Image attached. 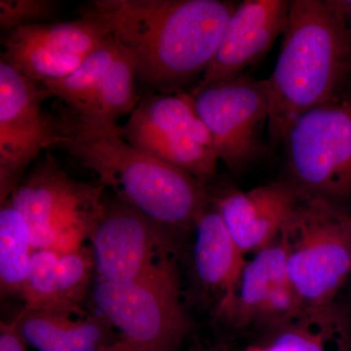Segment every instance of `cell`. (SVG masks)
<instances>
[{
	"mask_svg": "<svg viewBox=\"0 0 351 351\" xmlns=\"http://www.w3.org/2000/svg\"><path fill=\"white\" fill-rule=\"evenodd\" d=\"M32 232L24 215L8 200L0 210V288L2 294L22 295L31 269Z\"/></svg>",
	"mask_w": 351,
	"mask_h": 351,
	"instance_id": "cell-19",
	"label": "cell"
},
{
	"mask_svg": "<svg viewBox=\"0 0 351 351\" xmlns=\"http://www.w3.org/2000/svg\"><path fill=\"white\" fill-rule=\"evenodd\" d=\"M52 97L43 85L0 61V198L5 202L32 161L54 147L52 117L41 112Z\"/></svg>",
	"mask_w": 351,
	"mask_h": 351,
	"instance_id": "cell-11",
	"label": "cell"
},
{
	"mask_svg": "<svg viewBox=\"0 0 351 351\" xmlns=\"http://www.w3.org/2000/svg\"><path fill=\"white\" fill-rule=\"evenodd\" d=\"M246 351H263V348H249V350H247Z\"/></svg>",
	"mask_w": 351,
	"mask_h": 351,
	"instance_id": "cell-28",
	"label": "cell"
},
{
	"mask_svg": "<svg viewBox=\"0 0 351 351\" xmlns=\"http://www.w3.org/2000/svg\"><path fill=\"white\" fill-rule=\"evenodd\" d=\"M346 82L295 120L284 138L287 181L301 195L351 200V91Z\"/></svg>",
	"mask_w": 351,
	"mask_h": 351,
	"instance_id": "cell-5",
	"label": "cell"
},
{
	"mask_svg": "<svg viewBox=\"0 0 351 351\" xmlns=\"http://www.w3.org/2000/svg\"><path fill=\"white\" fill-rule=\"evenodd\" d=\"M104 351H135L133 350V348H131V346H129L127 345L126 343H124L123 341H121V339H119V341H117V343H113L112 346H108L107 350H105Z\"/></svg>",
	"mask_w": 351,
	"mask_h": 351,
	"instance_id": "cell-27",
	"label": "cell"
},
{
	"mask_svg": "<svg viewBox=\"0 0 351 351\" xmlns=\"http://www.w3.org/2000/svg\"><path fill=\"white\" fill-rule=\"evenodd\" d=\"M136 80L138 78L135 60L120 44L89 108L80 114L117 124V120L131 115L137 108Z\"/></svg>",
	"mask_w": 351,
	"mask_h": 351,
	"instance_id": "cell-20",
	"label": "cell"
},
{
	"mask_svg": "<svg viewBox=\"0 0 351 351\" xmlns=\"http://www.w3.org/2000/svg\"><path fill=\"white\" fill-rule=\"evenodd\" d=\"M193 230L196 278L206 292L216 295L217 314L228 320L247 263L245 254L211 203L198 217Z\"/></svg>",
	"mask_w": 351,
	"mask_h": 351,
	"instance_id": "cell-16",
	"label": "cell"
},
{
	"mask_svg": "<svg viewBox=\"0 0 351 351\" xmlns=\"http://www.w3.org/2000/svg\"><path fill=\"white\" fill-rule=\"evenodd\" d=\"M288 0H244L232 14L216 54L196 84L243 73L262 59L288 24ZM195 84V85H196Z\"/></svg>",
	"mask_w": 351,
	"mask_h": 351,
	"instance_id": "cell-14",
	"label": "cell"
},
{
	"mask_svg": "<svg viewBox=\"0 0 351 351\" xmlns=\"http://www.w3.org/2000/svg\"><path fill=\"white\" fill-rule=\"evenodd\" d=\"M237 5L226 0H92L80 14L108 25L135 60L138 82L168 94L199 82Z\"/></svg>",
	"mask_w": 351,
	"mask_h": 351,
	"instance_id": "cell-1",
	"label": "cell"
},
{
	"mask_svg": "<svg viewBox=\"0 0 351 351\" xmlns=\"http://www.w3.org/2000/svg\"><path fill=\"white\" fill-rule=\"evenodd\" d=\"M299 199L300 193L287 180L248 191L230 189L210 195L212 207L245 255L278 239Z\"/></svg>",
	"mask_w": 351,
	"mask_h": 351,
	"instance_id": "cell-15",
	"label": "cell"
},
{
	"mask_svg": "<svg viewBox=\"0 0 351 351\" xmlns=\"http://www.w3.org/2000/svg\"><path fill=\"white\" fill-rule=\"evenodd\" d=\"M92 295L99 313L135 351H178L191 330L177 263L133 282L99 280Z\"/></svg>",
	"mask_w": 351,
	"mask_h": 351,
	"instance_id": "cell-7",
	"label": "cell"
},
{
	"mask_svg": "<svg viewBox=\"0 0 351 351\" xmlns=\"http://www.w3.org/2000/svg\"><path fill=\"white\" fill-rule=\"evenodd\" d=\"M104 191L103 184L71 179L47 154L7 200L27 219L34 250L63 255L82 248L91 237Z\"/></svg>",
	"mask_w": 351,
	"mask_h": 351,
	"instance_id": "cell-6",
	"label": "cell"
},
{
	"mask_svg": "<svg viewBox=\"0 0 351 351\" xmlns=\"http://www.w3.org/2000/svg\"><path fill=\"white\" fill-rule=\"evenodd\" d=\"M54 147L96 173L117 199L171 232L193 230L210 205L206 186L175 166L130 144L117 124L64 107L52 117Z\"/></svg>",
	"mask_w": 351,
	"mask_h": 351,
	"instance_id": "cell-2",
	"label": "cell"
},
{
	"mask_svg": "<svg viewBox=\"0 0 351 351\" xmlns=\"http://www.w3.org/2000/svg\"><path fill=\"white\" fill-rule=\"evenodd\" d=\"M60 254L51 250H34L31 269L22 295L24 311L56 313V269Z\"/></svg>",
	"mask_w": 351,
	"mask_h": 351,
	"instance_id": "cell-23",
	"label": "cell"
},
{
	"mask_svg": "<svg viewBox=\"0 0 351 351\" xmlns=\"http://www.w3.org/2000/svg\"><path fill=\"white\" fill-rule=\"evenodd\" d=\"M25 341L20 336L14 321L1 322L0 326V351H25Z\"/></svg>",
	"mask_w": 351,
	"mask_h": 351,
	"instance_id": "cell-25",
	"label": "cell"
},
{
	"mask_svg": "<svg viewBox=\"0 0 351 351\" xmlns=\"http://www.w3.org/2000/svg\"><path fill=\"white\" fill-rule=\"evenodd\" d=\"M351 73V34L334 0H291L280 54L269 78L267 129L282 145L295 120L326 101Z\"/></svg>",
	"mask_w": 351,
	"mask_h": 351,
	"instance_id": "cell-3",
	"label": "cell"
},
{
	"mask_svg": "<svg viewBox=\"0 0 351 351\" xmlns=\"http://www.w3.org/2000/svg\"><path fill=\"white\" fill-rule=\"evenodd\" d=\"M173 234L117 197L104 198L90 237L99 280L133 282L176 265Z\"/></svg>",
	"mask_w": 351,
	"mask_h": 351,
	"instance_id": "cell-10",
	"label": "cell"
},
{
	"mask_svg": "<svg viewBox=\"0 0 351 351\" xmlns=\"http://www.w3.org/2000/svg\"><path fill=\"white\" fill-rule=\"evenodd\" d=\"M14 322L25 343L38 351H104L119 341L114 328L100 313L73 318L22 311Z\"/></svg>",
	"mask_w": 351,
	"mask_h": 351,
	"instance_id": "cell-17",
	"label": "cell"
},
{
	"mask_svg": "<svg viewBox=\"0 0 351 351\" xmlns=\"http://www.w3.org/2000/svg\"><path fill=\"white\" fill-rule=\"evenodd\" d=\"M188 92L211 134L219 160L240 172L262 157V134L270 112L269 80L243 73L196 84Z\"/></svg>",
	"mask_w": 351,
	"mask_h": 351,
	"instance_id": "cell-9",
	"label": "cell"
},
{
	"mask_svg": "<svg viewBox=\"0 0 351 351\" xmlns=\"http://www.w3.org/2000/svg\"><path fill=\"white\" fill-rule=\"evenodd\" d=\"M96 18L16 27L2 38L1 60L41 85L68 76L110 36Z\"/></svg>",
	"mask_w": 351,
	"mask_h": 351,
	"instance_id": "cell-12",
	"label": "cell"
},
{
	"mask_svg": "<svg viewBox=\"0 0 351 351\" xmlns=\"http://www.w3.org/2000/svg\"><path fill=\"white\" fill-rule=\"evenodd\" d=\"M334 3L343 16L346 27L351 34V0H334Z\"/></svg>",
	"mask_w": 351,
	"mask_h": 351,
	"instance_id": "cell-26",
	"label": "cell"
},
{
	"mask_svg": "<svg viewBox=\"0 0 351 351\" xmlns=\"http://www.w3.org/2000/svg\"><path fill=\"white\" fill-rule=\"evenodd\" d=\"M306 308L290 282L280 239L247 261L228 321L239 328L260 325L274 331Z\"/></svg>",
	"mask_w": 351,
	"mask_h": 351,
	"instance_id": "cell-13",
	"label": "cell"
},
{
	"mask_svg": "<svg viewBox=\"0 0 351 351\" xmlns=\"http://www.w3.org/2000/svg\"><path fill=\"white\" fill-rule=\"evenodd\" d=\"M57 6L52 0H1L0 25L9 32L22 25L40 24L56 13Z\"/></svg>",
	"mask_w": 351,
	"mask_h": 351,
	"instance_id": "cell-24",
	"label": "cell"
},
{
	"mask_svg": "<svg viewBox=\"0 0 351 351\" xmlns=\"http://www.w3.org/2000/svg\"><path fill=\"white\" fill-rule=\"evenodd\" d=\"M290 282L307 308L331 306L351 277V216L338 203L300 195L279 234Z\"/></svg>",
	"mask_w": 351,
	"mask_h": 351,
	"instance_id": "cell-4",
	"label": "cell"
},
{
	"mask_svg": "<svg viewBox=\"0 0 351 351\" xmlns=\"http://www.w3.org/2000/svg\"><path fill=\"white\" fill-rule=\"evenodd\" d=\"M263 351H339L345 338L341 316L331 306L306 308L272 331Z\"/></svg>",
	"mask_w": 351,
	"mask_h": 351,
	"instance_id": "cell-18",
	"label": "cell"
},
{
	"mask_svg": "<svg viewBox=\"0 0 351 351\" xmlns=\"http://www.w3.org/2000/svg\"><path fill=\"white\" fill-rule=\"evenodd\" d=\"M95 270L92 248L83 246L78 250L60 255L56 269L57 314L85 316L80 304L84 302Z\"/></svg>",
	"mask_w": 351,
	"mask_h": 351,
	"instance_id": "cell-22",
	"label": "cell"
},
{
	"mask_svg": "<svg viewBox=\"0 0 351 351\" xmlns=\"http://www.w3.org/2000/svg\"><path fill=\"white\" fill-rule=\"evenodd\" d=\"M119 47L117 39L110 34L73 73L44 87L73 112H86Z\"/></svg>",
	"mask_w": 351,
	"mask_h": 351,
	"instance_id": "cell-21",
	"label": "cell"
},
{
	"mask_svg": "<svg viewBox=\"0 0 351 351\" xmlns=\"http://www.w3.org/2000/svg\"><path fill=\"white\" fill-rule=\"evenodd\" d=\"M119 128L130 144L205 186L216 176L219 157L213 140L189 92L145 97Z\"/></svg>",
	"mask_w": 351,
	"mask_h": 351,
	"instance_id": "cell-8",
	"label": "cell"
}]
</instances>
